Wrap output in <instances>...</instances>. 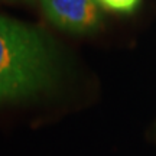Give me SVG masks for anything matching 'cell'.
Returning <instances> with one entry per match:
<instances>
[{"label": "cell", "instance_id": "1", "mask_svg": "<svg viewBox=\"0 0 156 156\" xmlns=\"http://www.w3.org/2000/svg\"><path fill=\"white\" fill-rule=\"evenodd\" d=\"M49 77L42 36L28 25L0 16V101L36 93Z\"/></svg>", "mask_w": 156, "mask_h": 156}, {"label": "cell", "instance_id": "2", "mask_svg": "<svg viewBox=\"0 0 156 156\" xmlns=\"http://www.w3.org/2000/svg\"><path fill=\"white\" fill-rule=\"evenodd\" d=\"M46 17L71 34H88L100 26L101 10L97 0H39Z\"/></svg>", "mask_w": 156, "mask_h": 156}, {"label": "cell", "instance_id": "3", "mask_svg": "<svg viewBox=\"0 0 156 156\" xmlns=\"http://www.w3.org/2000/svg\"><path fill=\"white\" fill-rule=\"evenodd\" d=\"M100 7L117 13H132L139 6L140 0H97Z\"/></svg>", "mask_w": 156, "mask_h": 156}]
</instances>
